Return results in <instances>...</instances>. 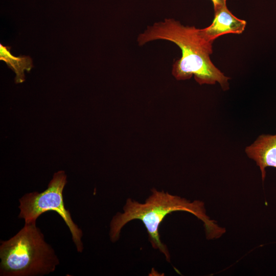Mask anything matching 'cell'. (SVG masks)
<instances>
[{"mask_svg":"<svg viewBox=\"0 0 276 276\" xmlns=\"http://www.w3.org/2000/svg\"><path fill=\"white\" fill-rule=\"evenodd\" d=\"M159 39L171 41L181 50V57L172 66V74L176 80H187L194 76L200 85L218 82L224 90L229 88V78L211 60L213 42L206 40L199 29L182 25L173 18H165L148 27L138 36L137 40L140 45H143Z\"/></svg>","mask_w":276,"mask_h":276,"instance_id":"obj_1","label":"cell"},{"mask_svg":"<svg viewBox=\"0 0 276 276\" xmlns=\"http://www.w3.org/2000/svg\"><path fill=\"white\" fill-rule=\"evenodd\" d=\"M151 194L144 203L128 198L123 207V213H117L110 224L109 236L111 241L118 240L123 227L133 220H140L145 226L152 246L159 250L170 262V255L167 246L160 239L159 227L167 215L175 211L191 213L202 221L209 239L220 237L225 232L216 222L206 215L203 202H193L179 196L173 195L164 191L151 189Z\"/></svg>","mask_w":276,"mask_h":276,"instance_id":"obj_2","label":"cell"},{"mask_svg":"<svg viewBox=\"0 0 276 276\" xmlns=\"http://www.w3.org/2000/svg\"><path fill=\"white\" fill-rule=\"evenodd\" d=\"M1 275L28 276L53 272L59 260L35 222L25 223L14 237L2 241Z\"/></svg>","mask_w":276,"mask_h":276,"instance_id":"obj_3","label":"cell"},{"mask_svg":"<svg viewBox=\"0 0 276 276\" xmlns=\"http://www.w3.org/2000/svg\"><path fill=\"white\" fill-rule=\"evenodd\" d=\"M67 182L66 175L63 171L55 173L49 182L48 188L42 192L27 193L19 199V218H24L25 223L36 222L42 213L54 211L63 219L68 227L78 252H82L83 246L81 241L82 232L73 222L71 214L64 206L63 190Z\"/></svg>","mask_w":276,"mask_h":276,"instance_id":"obj_4","label":"cell"},{"mask_svg":"<svg viewBox=\"0 0 276 276\" xmlns=\"http://www.w3.org/2000/svg\"><path fill=\"white\" fill-rule=\"evenodd\" d=\"M213 21L208 27L200 29L202 36L213 42L218 37L228 33L241 34L245 30L246 21L234 16L226 5L214 12Z\"/></svg>","mask_w":276,"mask_h":276,"instance_id":"obj_5","label":"cell"},{"mask_svg":"<svg viewBox=\"0 0 276 276\" xmlns=\"http://www.w3.org/2000/svg\"><path fill=\"white\" fill-rule=\"evenodd\" d=\"M245 152L259 167L264 181L265 169L268 167L276 168V134L260 135L251 145L246 147Z\"/></svg>","mask_w":276,"mask_h":276,"instance_id":"obj_6","label":"cell"},{"mask_svg":"<svg viewBox=\"0 0 276 276\" xmlns=\"http://www.w3.org/2000/svg\"><path fill=\"white\" fill-rule=\"evenodd\" d=\"M10 50V47L1 43L0 60L5 61L7 66L15 73V83H22L25 80V71L29 72L33 66L32 59L29 56L16 57L11 54Z\"/></svg>","mask_w":276,"mask_h":276,"instance_id":"obj_7","label":"cell"},{"mask_svg":"<svg viewBox=\"0 0 276 276\" xmlns=\"http://www.w3.org/2000/svg\"><path fill=\"white\" fill-rule=\"evenodd\" d=\"M213 2L214 12L226 6V0H211Z\"/></svg>","mask_w":276,"mask_h":276,"instance_id":"obj_8","label":"cell"}]
</instances>
